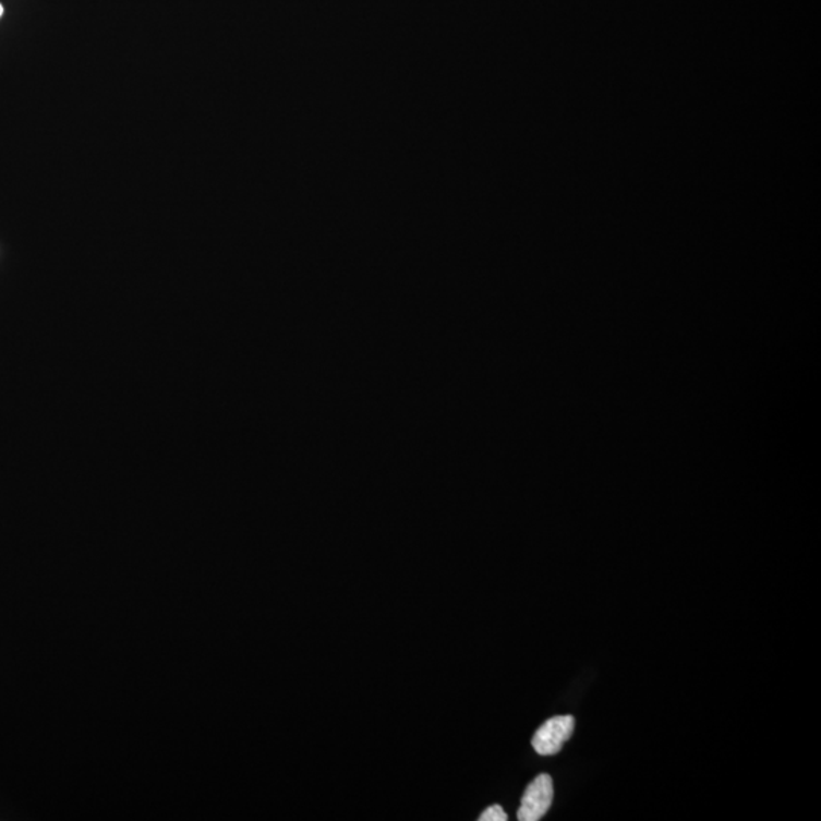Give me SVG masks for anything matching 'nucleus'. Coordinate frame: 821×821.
<instances>
[{
	"label": "nucleus",
	"instance_id": "f03ea898",
	"mask_svg": "<svg viewBox=\"0 0 821 821\" xmlns=\"http://www.w3.org/2000/svg\"><path fill=\"white\" fill-rule=\"evenodd\" d=\"M574 727H576V720L572 715L554 716L547 720L533 736L534 750L542 757L557 754L572 736Z\"/></svg>",
	"mask_w": 821,
	"mask_h": 821
},
{
	"label": "nucleus",
	"instance_id": "20e7f679",
	"mask_svg": "<svg viewBox=\"0 0 821 821\" xmlns=\"http://www.w3.org/2000/svg\"><path fill=\"white\" fill-rule=\"evenodd\" d=\"M2 14H3V7H2V3H0V17H2Z\"/></svg>",
	"mask_w": 821,
	"mask_h": 821
},
{
	"label": "nucleus",
	"instance_id": "f257e3e1",
	"mask_svg": "<svg viewBox=\"0 0 821 821\" xmlns=\"http://www.w3.org/2000/svg\"><path fill=\"white\" fill-rule=\"evenodd\" d=\"M554 800V784L550 774H541L527 786L518 811L520 821H538L546 814Z\"/></svg>",
	"mask_w": 821,
	"mask_h": 821
},
{
	"label": "nucleus",
	"instance_id": "7ed1b4c3",
	"mask_svg": "<svg viewBox=\"0 0 821 821\" xmlns=\"http://www.w3.org/2000/svg\"><path fill=\"white\" fill-rule=\"evenodd\" d=\"M507 812L504 811L499 805H493V807L485 809L480 817V821H507Z\"/></svg>",
	"mask_w": 821,
	"mask_h": 821
}]
</instances>
